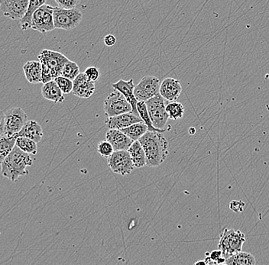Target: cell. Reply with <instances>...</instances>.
<instances>
[{"label": "cell", "mask_w": 269, "mask_h": 265, "mask_svg": "<svg viewBox=\"0 0 269 265\" xmlns=\"http://www.w3.org/2000/svg\"><path fill=\"white\" fill-rule=\"evenodd\" d=\"M222 256V251H221L220 249H218V250H214V251H212V252L210 253V255H209V257H210V259L213 261V262H215L216 264H217V261H218V259H219L220 257Z\"/></svg>", "instance_id": "cell-37"}, {"label": "cell", "mask_w": 269, "mask_h": 265, "mask_svg": "<svg viewBox=\"0 0 269 265\" xmlns=\"http://www.w3.org/2000/svg\"><path fill=\"white\" fill-rule=\"evenodd\" d=\"M133 111L131 105L121 92L115 90L104 101V112L107 117L116 116Z\"/></svg>", "instance_id": "cell-7"}, {"label": "cell", "mask_w": 269, "mask_h": 265, "mask_svg": "<svg viewBox=\"0 0 269 265\" xmlns=\"http://www.w3.org/2000/svg\"><path fill=\"white\" fill-rule=\"evenodd\" d=\"M143 122L139 116L135 115L133 112L123 113L116 116L107 117L106 125L110 129H121L129 127L133 124Z\"/></svg>", "instance_id": "cell-15"}, {"label": "cell", "mask_w": 269, "mask_h": 265, "mask_svg": "<svg viewBox=\"0 0 269 265\" xmlns=\"http://www.w3.org/2000/svg\"><path fill=\"white\" fill-rule=\"evenodd\" d=\"M245 242V234L240 230H228L225 228L221 232L218 247L222 251V256L226 259L242 251Z\"/></svg>", "instance_id": "cell-3"}, {"label": "cell", "mask_w": 269, "mask_h": 265, "mask_svg": "<svg viewBox=\"0 0 269 265\" xmlns=\"http://www.w3.org/2000/svg\"><path fill=\"white\" fill-rule=\"evenodd\" d=\"M54 1L58 4V6L65 9H72V8L77 7L81 0H54Z\"/></svg>", "instance_id": "cell-34"}, {"label": "cell", "mask_w": 269, "mask_h": 265, "mask_svg": "<svg viewBox=\"0 0 269 265\" xmlns=\"http://www.w3.org/2000/svg\"><path fill=\"white\" fill-rule=\"evenodd\" d=\"M97 151L103 158H110L111 154L114 152V149H113V145L106 140V141H102L98 144Z\"/></svg>", "instance_id": "cell-31"}, {"label": "cell", "mask_w": 269, "mask_h": 265, "mask_svg": "<svg viewBox=\"0 0 269 265\" xmlns=\"http://www.w3.org/2000/svg\"><path fill=\"white\" fill-rule=\"evenodd\" d=\"M38 58L42 65L47 66L51 70L54 79L61 76L63 66L69 61L63 54L49 49L41 50Z\"/></svg>", "instance_id": "cell-10"}, {"label": "cell", "mask_w": 269, "mask_h": 265, "mask_svg": "<svg viewBox=\"0 0 269 265\" xmlns=\"http://www.w3.org/2000/svg\"><path fill=\"white\" fill-rule=\"evenodd\" d=\"M108 166L116 174L125 176L131 174L134 165L129 150H114L110 158H108Z\"/></svg>", "instance_id": "cell-8"}, {"label": "cell", "mask_w": 269, "mask_h": 265, "mask_svg": "<svg viewBox=\"0 0 269 265\" xmlns=\"http://www.w3.org/2000/svg\"><path fill=\"white\" fill-rule=\"evenodd\" d=\"M206 265V262H203V261H199V262H196L195 265Z\"/></svg>", "instance_id": "cell-40"}, {"label": "cell", "mask_w": 269, "mask_h": 265, "mask_svg": "<svg viewBox=\"0 0 269 265\" xmlns=\"http://www.w3.org/2000/svg\"><path fill=\"white\" fill-rule=\"evenodd\" d=\"M84 74L89 81L94 83L97 82L101 77V72H100L99 69L96 66L87 67L84 71Z\"/></svg>", "instance_id": "cell-32"}, {"label": "cell", "mask_w": 269, "mask_h": 265, "mask_svg": "<svg viewBox=\"0 0 269 265\" xmlns=\"http://www.w3.org/2000/svg\"><path fill=\"white\" fill-rule=\"evenodd\" d=\"M5 113L0 110V136L5 134Z\"/></svg>", "instance_id": "cell-38"}, {"label": "cell", "mask_w": 269, "mask_h": 265, "mask_svg": "<svg viewBox=\"0 0 269 265\" xmlns=\"http://www.w3.org/2000/svg\"><path fill=\"white\" fill-rule=\"evenodd\" d=\"M159 79L154 76H145L140 82L134 86V97L138 101L146 102L149 99L152 98L159 94Z\"/></svg>", "instance_id": "cell-9"}, {"label": "cell", "mask_w": 269, "mask_h": 265, "mask_svg": "<svg viewBox=\"0 0 269 265\" xmlns=\"http://www.w3.org/2000/svg\"><path fill=\"white\" fill-rule=\"evenodd\" d=\"M146 103L153 126L156 129L166 131L165 126L167 125L169 116L166 111L165 99L159 93L155 97L149 99Z\"/></svg>", "instance_id": "cell-5"}, {"label": "cell", "mask_w": 269, "mask_h": 265, "mask_svg": "<svg viewBox=\"0 0 269 265\" xmlns=\"http://www.w3.org/2000/svg\"><path fill=\"white\" fill-rule=\"evenodd\" d=\"M182 91V84L180 81L171 77L164 80L160 85V95L168 102L177 100Z\"/></svg>", "instance_id": "cell-14"}, {"label": "cell", "mask_w": 269, "mask_h": 265, "mask_svg": "<svg viewBox=\"0 0 269 265\" xmlns=\"http://www.w3.org/2000/svg\"><path fill=\"white\" fill-rule=\"evenodd\" d=\"M73 82L74 86L72 93L79 98H90L95 91V83L89 81L84 73H80Z\"/></svg>", "instance_id": "cell-13"}, {"label": "cell", "mask_w": 269, "mask_h": 265, "mask_svg": "<svg viewBox=\"0 0 269 265\" xmlns=\"http://www.w3.org/2000/svg\"><path fill=\"white\" fill-rule=\"evenodd\" d=\"M226 258H224V257L222 256L220 257V258L218 259V261H217V265H222V264H225V262H226Z\"/></svg>", "instance_id": "cell-39"}, {"label": "cell", "mask_w": 269, "mask_h": 265, "mask_svg": "<svg viewBox=\"0 0 269 265\" xmlns=\"http://www.w3.org/2000/svg\"><path fill=\"white\" fill-rule=\"evenodd\" d=\"M104 43L106 46H113L117 43V38L113 34H107L104 38Z\"/></svg>", "instance_id": "cell-36"}, {"label": "cell", "mask_w": 269, "mask_h": 265, "mask_svg": "<svg viewBox=\"0 0 269 265\" xmlns=\"http://www.w3.org/2000/svg\"><path fill=\"white\" fill-rule=\"evenodd\" d=\"M138 141L146 152V165L149 167H158L167 158L168 142L162 133L148 131Z\"/></svg>", "instance_id": "cell-1"}, {"label": "cell", "mask_w": 269, "mask_h": 265, "mask_svg": "<svg viewBox=\"0 0 269 265\" xmlns=\"http://www.w3.org/2000/svg\"><path fill=\"white\" fill-rule=\"evenodd\" d=\"M43 134V130H42L41 125L36 121L29 120L26 122L25 126L21 129V131L15 134L14 136L16 138L25 137V138H30L38 143L42 139Z\"/></svg>", "instance_id": "cell-18"}, {"label": "cell", "mask_w": 269, "mask_h": 265, "mask_svg": "<svg viewBox=\"0 0 269 265\" xmlns=\"http://www.w3.org/2000/svg\"><path fill=\"white\" fill-rule=\"evenodd\" d=\"M54 23L55 29L71 31L77 28L82 21V13L76 8L65 9L61 6L54 7Z\"/></svg>", "instance_id": "cell-4"}, {"label": "cell", "mask_w": 269, "mask_h": 265, "mask_svg": "<svg viewBox=\"0 0 269 265\" xmlns=\"http://www.w3.org/2000/svg\"><path fill=\"white\" fill-rule=\"evenodd\" d=\"M54 81L57 83V84L59 86L61 91L63 92L64 94H69L71 93L73 86H74L73 81L63 77V76L56 77Z\"/></svg>", "instance_id": "cell-30"}, {"label": "cell", "mask_w": 269, "mask_h": 265, "mask_svg": "<svg viewBox=\"0 0 269 265\" xmlns=\"http://www.w3.org/2000/svg\"><path fill=\"white\" fill-rule=\"evenodd\" d=\"M54 6L48 4H44L43 6L38 8L34 14L31 29L38 31L41 33H47L55 29L54 23Z\"/></svg>", "instance_id": "cell-6"}, {"label": "cell", "mask_w": 269, "mask_h": 265, "mask_svg": "<svg viewBox=\"0 0 269 265\" xmlns=\"http://www.w3.org/2000/svg\"><path fill=\"white\" fill-rule=\"evenodd\" d=\"M255 264V258L252 254L242 251L226 258L225 262V265H254Z\"/></svg>", "instance_id": "cell-24"}, {"label": "cell", "mask_w": 269, "mask_h": 265, "mask_svg": "<svg viewBox=\"0 0 269 265\" xmlns=\"http://www.w3.org/2000/svg\"><path fill=\"white\" fill-rule=\"evenodd\" d=\"M27 121V114L22 108H11L5 113V134L14 136L21 131Z\"/></svg>", "instance_id": "cell-11"}, {"label": "cell", "mask_w": 269, "mask_h": 265, "mask_svg": "<svg viewBox=\"0 0 269 265\" xmlns=\"http://www.w3.org/2000/svg\"><path fill=\"white\" fill-rule=\"evenodd\" d=\"M137 110H138V115H139L140 118H142V121L146 124V126H148V129H149V132H157L161 133L165 132V130H161V129H156V128L153 126L151 117H150L149 111H148L146 102L138 101V103H137Z\"/></svg>", "instance_id": "cell-26"}, {"label": "cell", "mask_w": 269, "mask_h": 265, "mask_svg": "<svg viewBox=\"0 0 269 265\" xmlns=\"http://www.w3.org/2000/svg\"><path fill=\"white\" fill-rule=\"evenodd\" d=\"M47 0H29V6H28L27 11L25 13V16L19 20L20 28L23 31L28 30L31 29L32 20H33V14L34 12L43 6Z\"/></svg>", "instance_id": "cell-22"}, {"label": "cell", "mask_w": 269, "mask_h": 265, "mask_svg": "<svg viewBox=\"0 0 269 265\" xmlns=\"http://www.w3.org/2000/svg\"><path fill=\"white\" fill-rule=\"evenodd\" d=\"M113 89L118 90L123 94L124 97H126L128 102L130 103V105L133 108V113L135 115H138V110H137V103L138 100L134 97V81L133 79H130L129 81H123V80H119L118 82L112 84Z\"/></svg>", "instance_id": "cell-17"}, {"label": "cell", "mask_w": 269, "mask_h": 265, "mask_svg": "<svg viewBox=\"0 0 269 265\" xmlns=\"http://www.w3.org/2000/svg\"><path fill=\"white\" fill-rule=\"evenodd\" d=\"M80 74V67L74 61H71L69 60L65 66H63L62 70H61V76L67 77L68 79L74 81L77 76Z\"/></svg>", "instance_id": "cell-29"}, {"label": "cell", "mask_w": 269, "mask_h": 265, "mask_svg": "<svg viewBox=\"0 0 269 265\" xmlns=\"http://www.w3.org/2000/svg\"><path fill=\"white\" fill-rule=\"evenodd\" d=\"M245 206L246 204L242 201L234 200L230 202V209L235 213H241L244 210Z\"/></svg>", "instance_id": "cell-35"}, {"label": "cell", "mask_w": 269, "mask_h": 265, "mask_svg": "<svg viewBox=\"0 0 269 265\" xmlns=\"http://www.w3.org/2000/svg\"><path fill=\"white\" fill-rule=\"evenodd\" d=\"M42 97L47 100L56 102H63L65 100L64 93L61 91L57 83L54 81L46 83L41 88Z\"/></svg>", "instance_id": "cell-19"}, {"label": "cell", "mask_w": 269, "mask_h": 265, "mask_svg": "<svg viewBox=\"0 0 269 265\" xmlns=\"http://www.w3.org/2000/svg\"><path fill=\"white\" fill-rule=\"evenodd\" d=\"M25 78L30 83H41V72L42 65L40 61H28L23 66Z\"/></svg>", "instance_id": "cell-20"}, {"label": "cell", "mask_w": 269, "mask_h": 265, "mask_svg": "<svg viewBox=\"0 0 269 265\" xmlns=\"http://www.w3.org/2000/svg\"><path fill=\"white\" fill-rule=\"evenodd\" d=\"M166 111L168 114L170 119L178 120L184 116L185 107L181 102L172 101V102H169L166 105Z\"/></svg>", "instance_id": "cell-28"}, {"label": "cell", "mask_w": 269, "mask_h": 265, "mask_svg": "<svg viewBox=\"0 0 269 265\" xmlns=\"http://www.w3.org/2000/svg\"><path fill=\"white\" fill-rule=\"evenodd\" d=\"M106 140L113 145L114 150H129L133 140L118 129H110L106 134Z\"/></svg>", "instance_id": "cell-16"}, {"label": "cell", "mask_w": 269, "mask_h": 265, "mask_svg": "<svg viewBox=\"0 0 269 265\" xmlns=\"http://www.w3.org/2000/svg\"><path fill=\"white\" fill-rule=\"evenodd\" d=\"M16 145L28 154L35 155L38 153L37 142L30 138H25V137H18L17 138Z\"/></svg>", "instance_id": "cell-27"}, {"label": "cell", "mask_w": 269, "mask_h": 265, "mask_svg": "<svg viewBox=\"0 0 269 265\" xmlns=\"http://www.w3.org/2000/svg\"><path fill=\"white\" fill-rule=\"evenodd\" d=\"M17 138L13 135L4 134L0 136V165H2L4 160L10 154L16 145Z\"/></svg>", "instance_id": "cell-23"}, {"label": "cell", "mask_w": 269, "mask_h": 265, "mask_svg": "<svg viewBox=\"0 0 269 265\" xmlns=\"http://www.w3.org/2000/svg\"><path fill=\"white\" fill-rule=\"evenodd\" d=\"M121 131L134 142V141H138L143 134H146L149 131V129L145 122H141L133 124L129 127L121 129Z\"/></svg>", "instance_id": "cell-25"}, {"label": "cell", "mask_w": 269, "mask_h": 265, "mask_svg": "<svg viewBox=\"0 0 269 265\" xmlns=\"http://www.w3.org/2000/svg\"><path fill=\"white\" fill-rule=\"evenodd\" d=\"M134 167L141 168L146 165V156L145 150L139 141H134L129 149Z\"/></svg>", "instance_id": "cell-21"}, {"label": "cell", "mask_w": 269, "mask_h": 265, "mask_svg": "<svg viewBox=\"0 0 269 265\" xmlns=\"http://www.w3.org/2000/svg\"><path fill=\"white\" fill-rule=\"evenodd\" d=\"M33 165V159L30 154L25 152L15 145L13 150L1 165V173L4 178L16 182L20 177L29 174L27 167Z\"/></svg>", "instance_id": "cell-2"}, {"label": "cell", "mask_w": 269, "mask_h": 265, "mask_svg": "<svg viewBox=\"0 0 269 265\" xmlns=\"http://www.w3.org/2000/svg\"><path fill=\"white\" fill-rule=\"evenodd\" d=\"M29 0H0V10L12 20H20L27 11Z\"/></svg>", "instance_id": "cell-12"}, {"label": "cell", "mask_w": 269, "mask_h": 265, "mask_svg": "<svg viewBox=\"0 0 269 265\" xmlns=\"http://www.w3.org/2000/svg\"><path fill=\"white\" fill-rule=\"evenodd\" d=\"M42 65V64H41ZM54 78L53 77L52 72L47 66L42 65V72H41V83H46L50 81H54Z\"/></svg>", "instance_id": "cell-33"}]
</instances>
